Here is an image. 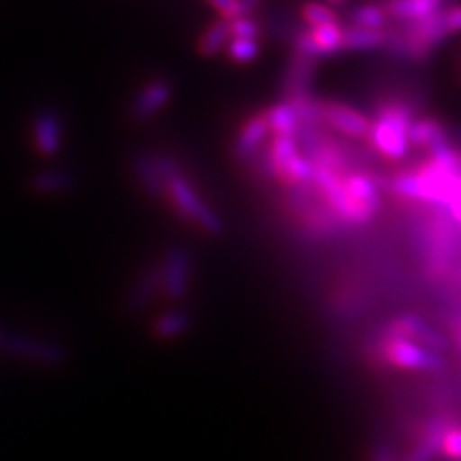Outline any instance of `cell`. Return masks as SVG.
Returning <instances> with one entry per match:
<instances>
[{
	"mask_svg": "<svg viewBox=\"0 0 461 461\" xmlns=\"http://www.w3.org/2000/svg\"><path fill=\"white\" fill-rule=\"evenodd\" d=\"M411 122V108L403 103H388L377 112L375 122H371L367 137L381 154L400 160L410 149L408 129Z\"/></svg>",
	"mask_w": 461,
	"mask_h": 461,
	"instance_id": "1",
	"label": "cell"
},
{
	"mask_svg": "<svg viewBox=\"0 0 461 461\" xmlns=\"http://www.w3.org/2000/svg\"><path fill=\"white\" fill-rule=\"evenodd\" d=\"M167 191L171 196V204L176 208L186 221H191L202 227L210 235H220L223 230V221L218 213H215L200 194L194 191L191 181L183 177L181 173L173 176L167 181Z\"/></svg>",
	"mask_w": 461,
	"mask_h": 461,
	"instance_id": "2",
	"label": "cell"
},
{
	"mask_svg": "<svg viewBox=\"0 0 461 461\" xmlns=\"http://www.w3.org/2000/svg\"><path fill=\"white\" fill-rule=\"evenodd\" d=\"M5 350L16 357L42 366H58L66 359V348L52 340H39L23 335H8L3 339Z\"/></svg>",
	"mask_w": 461,
	"mask_h": 461,
	"instance_id": "3",
	"label": "cell"
},
{
	"mask_svg": "<svg viewBox=\"0 0 461 461\" xmlns=\"http://www.w3.org/2000/svg\"><path fill=\"white\" fill-rule=\"evenodd\" d=\"M386 357L398 367L403 369H420V371H438L442 369V357L423 348V346L415 344L406 339L391 337L386 344Z\"/></svg>",
	"mask_w": 461,
	"mask_h": 461,
	"instance_id": "4",
	"label": "cell"
},
{
	"mask_svg": "<svg viewBox=\"0 0 461 461\" xmlns=\"http://www.w3.org/2000/svg\"><path fill=\"white\" fill-rule=\"evenodd\" d=\"M191 256L185 249H169L160 267V286L171 300H181L189 293Z\"/></svg>",
	"mask_w": 461,
	"mask_h": 461,
	"instance_id": "5",
	"label": "cell"
},
{
	"mask_svg": "<svg viewBox=\"0 0 461 461\" xmlns=\"http://www.w3.org/2000/svg\"><path fill=\"white\" fill-rule=\"evenodd\" d=\"M342 50V27L340 23L313 27L310 32L300 33L296 37V52L298 56L315 58L330 56Z\"/></svg>",
	"mask_w": 461,
	"mask_h": 461,
	"instance_id": "6",
	"label": "cell"
},
{
	"mask_svg": "<svg viewBox=\"0 0 461 461\" xmlns=\"http://www.w3.org/2000/svg\"><path fill=\"white\" fill-rule=\"evenodd\" d=\"M321 122L329 123L339 133L350 139H364L369 135L371 122L362 112L340 103H320Z\"/></svg>",
	"mask_w": 461,
	"mask_h": 461,
	"instance_id": "7",
	"label": "cell"
},
{
	"mask_svg": "<svg viewBox=\"0 0 461 461\" xmlns=\"http://www.w3.org/2000/svg\"><path fill=\"white\" fill-rule=\"evenodd\" d=\"M33 147L42 158H54L64 147V125L58 113L42 110L33 118L32 125Z\"/></svg>",
	"mask_w": 461,
	"mask_h": 461,
	"instance_id": "8",
	"label": "cell"
},
{
	"mask_svg": "<svg viewBox=\"0 0 461 461\" xmlns=\"http://www.w3.org/2000/svg\"><path fill=\"white\" fill-rule=\"evenodd\" d=\"M344 189L348 193L350 200L354 202V206L359 213L362 221H369L375 213L381 208V194H379V186L375 185V181L364 173H350L342 179Z\"/></svg>",
	"mask_w": 461,
	"mask_h": 461,
	"instance_id": "9",
	"label": "cell"
},
{
	"mask_svg": "<svg viewBox=\"0 0 461 461\" xmlns=\"http://www.w3.org/2000/svg\"><path fill=\"white\" fill-rule=\"evenodd\" d=\"M173 96V89L167 81H152L137 95L131 104V115L135 122L152 120L156 113H160Z\"/></svg>",
	"mask_w": 461,
	"mask_h": 461,
	"instance_id": "10",
	"label": "cell"
},
{
	"mask_svg": "<svg viewBox=\"0 0 461 461\" xmlns=\"http://www.w3.org/2000/svg\"><path fill=\"white\" fill-rule=\"evenodd\" d=\"M393 337L411 340L432 352L444 348V339L437 330H432L421 317H417L413 313H403L398 317L393 323Z\"/></svg>",
	"mask_w": 461,
	"mask_h": 461,
	"instance_id": "11",
	"label": "cell"
},
{
	"mask_svg": "<svg viewBox=\"0 0 461 461\" xmlns=\"http://www.w3.org/2000/svg\"><path fill=\"white\" fill-rule=\"evenodd\" d=\"M267 135H269V129L264 120V113L254 115V118H250L242 125V129L237 135V140L233 144L235 156L239 160H249V158H252L259 150V147L266 142Z\"/></svg>",
	"mask_w": 461,
	"mask_h": 461,
	"instance_id": "12",
	"label": "cell"
},
{
	"mask_svg": "<svg viewBox=\"0 0 461 461\" xmlns=\"http://www.w3.org/2000/svg\"><path fill=\"white\" fill-rule=\"evenodd\" d=\"M313 71H315V60L296 54L285 77V95L288 98V103H291V100L306 98L310 95Z\"/></svg>",
	"mask_w": 461,
	"mask_h": 461,
	"instance_id": "13",
	"label": "cell"
},
{
	"mask_svg": "<svg viewBox=\"0 0 461 461\" xmlns=\"http://www.w3.org/2000/svg\"><path fill=\"white\" fill-rule=\"evenodd\" d=\"M440 10V0H391L386 6V14L402 22H423L437 16Z\"/></svg>",
	"mask_w": 461,
	"mask_h": 461,
	"instance_id": "14",
	"label": "cell"
},
{
	"mask_svg": "<svg viewBox=\"0 0 461 461\" xmlns=\"http://www.w3.org/2000/svg\"><path fill=\"white\" fill-rule=\"evenodd\" d=\"M76 186L74 173L66 169H42L32 177V189L42 196L64 194Z\"/></svg>",
	"mask_w": 461,
	"mask_h": 461,
	"instance_id": "15",
	"label": "cell"
},
{
	"mask_svg": "<svg viewBox=\"0 0 461 461\" xmlns=\"http://www.w3.org/2000/svg\"><path fill=\"white\" fill-rule=\"evenodd\" d=\"M160 288V267H150L142 273L127 296V308L131 312L147 310Z\"/></svg>",
	"mask_w": 461,
	"mask_h": 461,
	"instance_id": "16",
	"label": "cell"
},
{
	"mask_svg": "<svg viewBox=\"0 0 461 461\" xmlns=\"http://www.w3.org/2000/svg\"><path fill=\"white\" fill-rule=\"evenodd\" d=\"M264 120L269 131H273L277 137H296L300 129L298 115L291 103H279L276 106H271L264 113Z\"/></svg>",
	"mask_w": 461,
	"mask_h": 461,
	"instance_id": "17",
	"label": "cell"
},
{
	"mask_svg": "<svg viewBox=\"0 0 461 461\" xmlns=\"http://www.w3.org/2000/svg\"><path fill=\"white\" fill-rule=\"evenodd\" d=\"M408 140L410 144H417V147H427V149H437L440 144L448 142L446 137L444 127L437 120H413L408 129Z\"/></svg>",
	"mask_w": 461,
	"mask_h": 461,
	"instance_id": "18",
	"label": "cell"
},
{
	"mask_svg": "<svg viewBox=\"0 0 461 461\" xmlns=\"http://www.w3.org/2000/svg\"><path fill=\"white\" fill-rule=\"evenodd\" d=\"M384 45V33L375 32V29L362 27H342V49L344 50H375Z\"/></svg>",
	"mask_w": 461,
	"mask_h": 461,
	"instance_id": "19",
	"label": "cell"
},
{
	"mask_svg": "<svg viewBox=\"0 0 461 461\" xmlns=\"http://www.w3.org/2000/svg\"><path fill=\"white\" fill-rule=\"evenodd\" d=\"M135 169H137V176H139L142 186L152 196H162L167 191L160 166H158V160L154 156H147V154L137 156Z\"/></svg>",
	"mask_w": 461,
	"mask_h": 461,
	"instance_id": "20",
	"label": "cell"
},
{
	"mask_svg": "<svg viewBox=\"0 0 461 461\" xmlns=\"http://www.w3.org/2000/svg\"><path fill=\"white\" fill-rule=\"evenodd\" d=\"M230 41V20L213 22L198 41V52L204 56H213L221 52Z\"/></svg>",
	"mask_w": 461,
	"mask_h": 461,
	"instance_id": "21",
	"label": "cell"
},
{
	"mask_svg": "<svg viewBox=\"0 0 461 461\" xmlns=\"http://www.w3.org/2000/svg\"><path fill=\"white\" fill-rule=\"evenodd\" d=\"M191 323H193V320L189 313L183 310H173V312H166L158 317L154 330L160 339L173 340V339L185 335L186 330L191 329Z\"/></svg>",
	"mask_w": 461,
	"mask_h": 461,
	"instance_id": "22",
	"label": "cell"
},
{
	"mask_svg": "<svg viewBox=\"0 0 461 461\" xmlns=\"http://www.w3.org/2000/svg\"><path fill=\"white\" fill-rule=\"evenodd\" d=\"M444 432L446 427L440 421H430L427 425L425 430V437L420 444V448L415 452H411L403 461H430L440 452V446H442V438H444Z\"/></svg>",
	"mask_w": 461,
	"mask_h": 461,
	"instance_id": "23",
	"label": "cell"
},
{
	"mask_svg": "<svg viewBox=\"0 0 461 461\" xmlns=\"http://www.w3.org/2000/svg\"><path fill=\"white\" fill-rule=\"evenodd\" d=\"M386 20H388L386 10L381 6H375V5L357 6L350 14V23L354 27L375 29V32H383V27L386 25Z\"/></svg>",
	"mask_w": 461,
	"mask_h": 461,
	"instance_id": "24",
	"label": "cell"
},
{
	"mask_svg": "<svg viewBox=\"0 0 461 461\" xmlns=\"http://www.w3.org/2000/svg\"><path fill=\"white\" fill-rule=\"evenodd\" d=\"M225 49L230 60L237 64H250L259 56L258 41L252 39H230Z\"/></svg>",
	"mask_w": 461,
	"mask_h": 461,
	"instance_id": "25",
	"label": "cell"
},
{
	"mask_svg": "<svg viewBox=\"0 0 461 461\" xmlns=\"http://www.w3.org/2000/svg\"><path fill=\"white\" fill-rule=\"evenodd\" d=\"M302 18L306 20V23L313 27H323V25H333L339 23V16L325 5L320 3H308L304 8H302Z\"/></svg>",
	"mask_w": 461,
	"mask_h": 461,
	"instance_id": "26",
	"label": "cell"
},
{
	"mask_svg": "<svg viewBox=\"0 0 461 461\" xmlns=\"http://www.w3.org/2000/svg\"><path fill=\"white\" fill-rule=\"evenodd\" d=\"M259 35V27L250 16H239L230 20V37L233 39H252L256 41Z\"/></svg>",
	"mask_w": 461,
	"mask_h": 461,
	"instance_id": "27",
	"label": "cell"
},
{
	"mask_svg": "<svg viewBox=\"0 0 461 461\" xmlns=\"http://www.w3.org/2000/svg\"><path fill=\"white\" fill-rule=\"evenodd\" d=\"M440 450L446 452V456H450L452 459L459 457V454H461V437H459L457 429H446Z\"/></svg>",
	"mask_w": 461,
	"mask_h": 461,
	"instance_id": "28",
	"label": "cell"
},
{
	"mask_svg": "<svg viewBox=\"0 0 461 461\" xmlns=\"http://www.w3.org/2000/svg\"><path fill=\"white\" fill-rule=\"evenodd\" d=\"M208 3L221 14L223 20H235V18H239L237 0H208Z\"/></svg>",
	"mask_w": 461,
	"mask_h": 461,
	"instance_id": "29",
	"label": "cell"
},
{
	"mask_svg": "<svg viewBox=\"0 0 461 461\" xmlns=\"http://www.w3.org/2000/svg\"><path fill=\"white\" fill-rule=\"evenodd\" d=\"M444 20H446V25H448V29H450V33H456L457 29H459V25H461V12H459V8H450V10H446L444 12Z\"/></svg>",
	"mask_w": 461,
	"mask_h": 461,
	"instance_id": "30",
	"label": "cell"
},
{
	"mask_svg": "<svg viewBox=\"0 0 461 461\" xmlns=\"http://www.w3.org/2000/svg\"><path fill=\"white\" fill-rule=\"evenodd\" d=\"M259 5H262V0H237L239 16H250Z\"/></svg>",
	"mask_w": 461,
	"mask_h": 461,
	"instance_id": "31",
	"label": "cell"
},
{
	"mask_svg": "<svg viewBox=\"0 0 461 461\" xmlns=\"http://www.w3.org/2000/svg\"><path fill=\"white\" fill-rule=\"evenodd\" d=\"M373 461H394V454L388 446H379V448L375 450Z\"/></svg>",
	"mask_w": 461,
	"mask_h": 461,
	"instance_id": "32",
	"label": "cell"
},
{
	"mask_svg": "<svg viewBox=\"0 0 461 461\" xmlns=\"http://www.w3.org/2000/svg\"><path fill=\"white\" fill-rule=\"evenodd\" d=\"M329 3H330V5H335V6H340V5H344V3H346V0H329Z\"/></svg>",
	"mask_w": 461,
	"mask_h": 461,
	"instance_id": "33",
	"label": "cell"
}]
</instances>
